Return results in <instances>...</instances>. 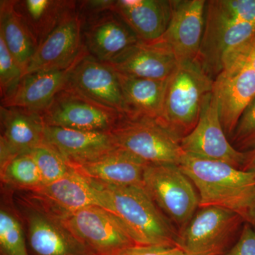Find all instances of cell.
Here are the masks:
<instances>
[{"label":"cell","instance_id":"6da1fadb","mask_svg":"<svg viewBox=\"0 0 255 255\" xmlns=\"http://www.w3.org/2000/svg\"><path fill=\"white\" fill-rule=\"evenodd\" d=\"M255 36V0H209L198 63L215 80Z\"/></svg>","mask_w":255,"mask_h":255},{"label":"cell","instance_id":"7a4b0ae2","mask_svg":"<svg viewBox=\"0 0 255 255\" xmlns=\"http://www.w3.org/2000/svg\"><path fill=\"white\" fill-rule=\"evenodd\" d=\"M100 184L103 191V208L120 220L137 246L177 247V228L145 188Z\"/></svg>","mask_w":255,"mask_h":255},{"label":"cell","instance_id":"3957f363","mask_svg":"<svg viewBox=\"0 0 255 255\" xmlns=\"http://www.w3.org/2000/svg\"><path fill=\"white\" fill-rule=\"evenodd\" d=\"M179 167L197 189L199 207L220 206L243 219L255 191V176L221 161L185 154Z\"/></svg>","mask_w":255,"mask_h":255},{"label":"cell","instance_id":"277c9868","mask_svg":"<svg viewBox=\"0 0 255 255\" xmlns=\"http://www.w3.org/2000/svg\"><path fill=\"white\" fill-rule=\"evenodd\" d=\"M214 82L197 60L178 63L167 80L157 122L181 141L196 127L206 96L213 92Z\"/></svg>","mask_w":255,"mask_h":255},{"label":"cell","instance_id":"5b68a950","mask_svg":"<svg viewBox=\"0 0 255 255\" xmlns=\"http://www.w3.org/2000/svg\"><path fill=\"white\" fill-rule=\"evenodd\" d=\"M14 195L34 255H95L66 226L61 213L29 191Z\"/></svg>","mask_w":255,"mask_h":255},{"label":"cell","instance_id":"8992f818","mask_svg":"<svg viewBox=\"0 0 255 255\" xmlns=\"http://www.w3.org/2000/svg\"><path fill=\"white\" fill-rule=\"evenodd\" d=\"M143 187L178 232L192 219L199 208V194L179 165L147 164Z\"/></svg>","mask_w":255,"mask_h":255},{"label":"cell","instance_id":"52a82bcc","mask_svg":"<svg viewBox=\"0 0 255 255\" xmlns=\"http://www.w3.org/2000/svg\"><path fill=\"white\" fill-rule=\"evenodd\" d=\"M244 223L241 215L226 208L199 207L178 232L177 247L188 255H224Z\"/></svg>","mask_w":255,"mask_h":255},{"label":"cell","instance_id":"ba28073f","mask_svg":"<svg viewBox=\"0 0 255 255\" xmlns=\"http://www.w3.org/2000/svg\"><path fill=\"white\" fill-rule=\"evenodd\" d=\"M111 133L117 147L148 164L179 165L186 154L180 140L154 119L125 116Z\"/></svg>","mask_w":255,"mask_h":255},{"label":"cell","instance_id":"9c48e42d","mask_svg":"<svg viewBox=\"0 0 255 255\" xmlns=\"http://www.w3.org/2000/svg\"><path fill=\"white\" fill-rule=\"evenodd\" d=\"M60 213L70 231L95 255H123L137 246L123 223L105 208L91 206Z\"/></svg>","mask_w":255,"mask_h":255},{"label":"cell","instance_id":"30bf717a","mask_svg":"<svg viewBox=\"0 0 255 255\" xmlns=\"http://www.w3.org/2000/svg\"><path fill=\"white\" fill-rule=\"evenodd\" d=\"M43 124L83 131L111 132L125 116L67 85L39 114Z\"/></svg>","mask_w":255,"mask_h":255},{"label":"cell","instance_id":"8fae6325","mask_svg":"<svg viewBox=\"0 0 255 255\" xmlns=\"http://www.w3.org/2000/svg\"><path fill=\"white\" fill-rule=\"evenodd\" d=\"M180 145L188 155L221 161L238 169H241L246 158L247 152L235 148L225 133L214 92L206 96L199 122L181 140Z\"/></svg>","mask_w":255,"mask_h":255},{"label":"cell","instance_id":"7c38bea8","mask_svg":"<svg viewBox=\"0 0 255 255\" xmlns=\"http://www.w3.org/2000/svg\"><path fill=\"white\" fill-rule=\"evenodd\" d=\"M88 54L83 42L82 19L78 6L69 13L38 46L24 75L70 68Z\"/></svg>","mask_w":255,"mask_h":255},{"label":"cell","instance_id":"4fadbf2b","mask_svg":"<svg viewBox=\"0 0 255 255\" xmlns=\"http://www.w3.org/2000/svg\"><path fill=\"white\" fill-rule=\"evenodd\" d=\"M205 0H174L167 29L156 43L169 50L178 63L196 60L205 25Z\"/></svg>","mask_w":255,"mask_h":255},{"label":"cell","instance_id":"5bb4252c","mask_svg":"<svg viewBox=\"0 0 255 255\" xmlns=\"http://www.w3.org/2000/svg\"><path fill=\"white\" fill-rule=\"evenodd\" d=\"M68 85L101 105L126 116L118 74L110 65L87 54L75 65Z\"/></svg>","mask_w":255,"mask_h":255},{"label":"cell","instance_id":"9a60e30c","mask_svg":"<svg viewBox=\"0 0 255 255\" xmlns=\"http://www.w3.org/2000/svg\"><path fill=\"white\" fill-rule=\"evenodd\" d=\"M82 19V35L89 54L109 63L140 41L127 23L112 10Z\"/></svg>","mask_w":255,"mask_h":255},{"label":"cell","instance_id":"2e32d148","mask_svg":"<svg viewBox=\"0 0 255 255\" xmlns=\"http://www.w3.org/2000/svg\"><path fill=\"white\" fill-rule=\"evenodd\" d=\"M220 120L228 139L255 98V72L249 68L226 69L214 80Z\"/></svg>","mask_w":255,"mask_h":255},{"label":"cell","instance_id":"e0dca14e","mask_svg":"<svg viewBox=\"0 0 255 255\" xmlns=\"http://www.w3.org/2000/svg\"><path fill=\"white\" fill-rule=\"evenodd\" d=\"M43 144L58 152L73 167L118 147L111 132L83 131L46 125Z\"/></svg>","mask_w":255,"mask_h":255},{"label":"cell","instance_id":"ac0fdd59","mask_svg":"<svg viewBox=\"0 0 255 255\" xmlns=\"http://www.w3.org/2000/svg\"><path fill=\"white\" fill-rule=\"evenodd\" d=\"M118 73L132 78L166 80L178 65L174 55L155 42L139 41L109 63Z\"/></svg>","mask_w":255,"mask_h":255},{"label":"cell","instance_id":"d6986e66","mask_svg":"<svg viewBox=\"0 0 255 255\" xmlns=\"http://www.w3.org/2000/svg\"><path fill=\"white\" fill-rule=\"evenodd\" d=\"M0 119V164L43 144L44 124L39 114L1 106Z\"/></svg>","mask_w":255,"mask_h":255},{"label":"cell","instance_id":"ffe728a7","mask_svg":"<svg viewBox=\"0 0 255 255\" xmlns=\"http://www.w3.org/2000/svg\"><path fill=\"white\" fill-rule=\"evenodd\" d=\"M147 162L117 147L93 160L74 166L83 177L110 186H142Z\"/></svg>","mask_w":255,"mask_h":255},{"label":"cell","instance_id":"44dd1931","mask_svg":"<svg viewBox=\"0 0 255 255\" xmlns=\"http://www.w3.org/2000/svg\"><path fill=\"white\" fill-rule=\"evenodd\" d=\"M77 63L78 62L64 70L36 72L24 75L14 94L9 98L1 101V106L41 113L55 96L67 87L70 74Z\"/></svg>","mask_w":255,"mask_h":255},{"label":"cell","instance_id":"7402d4cb","mask_svg":"<svg viewBox=\"0 0 255 255\" xmlns=\"http://www.w3.org/2000/svg\"><path fill=\"white\" fill-rule=\"evenodd\" d=\"M29 192L64 213L73 212L87 206L103 208V193L100 183L83 177L76 170Z\"/></svg>","mask_w":255,"mask_h":255},{"label":"cell","instance_id":"603a6c76","mask_svg":"<svg viewBox=\"0 0 255 255\" xmlns=\"http://www.w3.org/2000/svg\"><path fill=\"white\" fill-rule=\"evenodd\" d=\"M112 11L127 23L140 41L158 39L168 26L172 1L114 0Z\"/></svg>","mask_w":255,"mask_h":255},{"label":"cell","instance_id":"cb8c5ba5","mask_svg":"<svg viewBox=\"0 0 255 255\" xmlns=\"http://www.w3.org/2000/svg\"><path fill=\"white\" fill-rule=\"evenodd\" d=\"M117 74L125 102L126 117L158 120L167 80H148Z\"/></svg>","mask_w":255,"mask_h":255},{"label":"cell","instance_id":"d4e9b609","mask_svg":"<svg viewBox=\"0 0 255 255\" xmlns=\"http://www.w3.org/2000/svg\"><path fill=\"white\" fill-rule=\"evenodd\" d=\"M77 2L68 0H14L15 10L38 46L77 7Z\"/></svg>","mask_w":255,"mask_h":255},{"label":"cell","instance_id":"484cf974","mask_svg":"<svg viewBox=\"0 0 255 255\" xmlns=\"http://www.w3.org/2000/svg\"><path fill=\"white\" fill-rule=\"evenodd\" d=\"M0 36L25 73L38 46L22 18L15 10L14 0L0 1Z\"/></svg>","mask_w":255,"mask_h":255},{"label":"cell","instance_id":"4316f807","mask_svg":"<svg viewBox=\"0 0 255 255\" xmlns=\"http://www.w3.org/2000/svg\"><path fill=\"white\" fill-rule=\"evenodd\" d=\"M1 255H29L22 220L14 201V194H4L0 209Z\"/></svg>","mask_w":255,"mask_h":255},{"label":"cell","instance_id":"83f0119b","mask_svg":"<svg viewBox=\"0 0 255 255\" xmlns=\"http://www.w3.org/2000/svg\"><path fill=\"white\" fill-rule=\"evenodd\" d=\"M1 181L13 190L32 191L43 186L41 174L29 152L0 164Z\"/></svg>","mask_w":255,"mask_h":255},{"label":"cell","instance_id":"f1b7e54d","mask_svg":"<svg viewBox=\"0 0 255 255\" xmlns=\"http://www.w3.org/2000/svg\"><path fill=\"white\" fill-rule=\"evenodd\" d=\"M29 153L38 167L43 185L55 182L75 171L68 161L44 144L34 147Z\"/></svg>","mask_w":255,"mask_h":255},{"label":"cell","instance_id":"f546056e","mask_svg":"<svg viewBox=\"0 0 255 255\" xmlns=\"http://www.w3.org/2000/svg\"><path fill=\"white\" fill-rule=\"evenodd\" d=\"M24 76V71L8 50L0 36V90L1 101L14 94Z\"/></svg>","mask_w":255,"mask_h":255},{"label":"cell","instance_id":"4dcf8cb0","mask_svg":"<svg viewBox=\"0 0 255 255\" xmlns=\"http://www.w3.org/2000/svg\"><path fill=\"white\" fill-rule=\"evenodd\" d=\"M231 139L233 147L241 152L255 149V98L242 115Z\"/></svg>","mask_w":255,"mask_h":255},{"label":"cell","instance_id":"1f68e13d","mask_svg":"<svg viewBox=\"0 0 255 255\" xmlns=\"http://www.w3.org/2000/svg\"><path fill=\"white\" fill-rule=\"evenodd\" d=\"M224 255H255V230L245 223L236 244Z\"/></svg>","mask_w":255,"mask_h":255},{"label":"cell","instance_id":"d6a6232c","mask_svg":"<svg viewBox=\"0 0 255 255\" xmlns=\"http://www.w3.org/2000/svg\"><path fill=\"white\" fill-rule=\"evenodd\" d=\"M241 68L255 72V36L233 55L224 70Z\"/></svg>","mask_w":255,"mask_h":255},{"label":"cell","instance_id":"836d02e7","mask_svg":"<svg viewBox=\"0 0 255 255\" xmlns=\"http://www.w3.org/2000/svg\"><path fill=\"white\" fill-rule=\"evenodd\" d=\"M123 255H188L177 247L135 246Z\"/></svg>","mask_w":255,"mask_h":255},{"label":"cell","instance_id":"e575fe53","mask_svg":"<svg viewBox=\"0 0 255 255\" xmlns=\"http://www.w3.org/2000/svg\"><path fill=\"white\" fill-rule=\"evenodd\" d=\"M243 219L245 223H248L253 229L255 230V191L247 207L246 213L243 216Z\"/></svg>","mask_w":255,"mask_h":255},{"label":"cell","instance_id":"d590c367","mask_svg":"<svg viewBox=\"0 0 255 255\" xmlns=\"http://www.w3.org/2000/svg\"><path fill=\"white\" fill-rule=\"evenodd\" d=\"M246 152V160L241 169L255 176V149Z\"/></svg>","mask_w":255,"mask_h":255}]
</instances>
